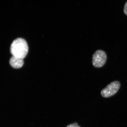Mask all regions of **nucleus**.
<instances>
[{
	"label": "nucleus",
	"instance_id": "obj_4",
	"mask_svg": "<svg viewBox=\"0 0 127 127\" xmlns=\"http://www.w3.org/2000/svg\"><path fill=\"white\" fill-rule=\"evenodd\" d=\"M24 59L12 56L9 60L10 65L15 69L21 68L24 64Z\"/></svg>",
	"mask_w": 127,
	"mask_h": 127
},
{
	"label": "nucleus",
	"instance_id": "obj_1",
	"mask_svg": "<svg viewBox=\"0 0 127 127\" xmlns=\"http://www.w3.org/2000/svg\"><path fill=\"white\" fill-rule=\"evenodd\" d=\"M10 51L12 56L24 59L28 51L27 43L25 40L21 38L15 39L11 45Z\"/></svg>",
	"mask_w": 127,
	"mask_h": 127
},
{
	"label": "nucleus",
	"instance_id": "obj_5",
	"mask_svg": "<svg viewBox=\"0 0 127 127\" xmlns=\"http://www.w3.org/2000/svg\"><path fill=\"white\" fill-rule=\"evenodd\" d=\"M66 127H80L77 123H74L68 125Z\"/></svg>",
	"mask_w": 127,
	"mask_h": 127
},
{
	"label": "nucleus",
	"instance_id": "obj_6",
	"mask_svg": "<svg viewBox=\"0 0 127 127\" xmlns=\"http://www.w3.org/2000/svg\"><path fill=\"white\" fill-rule=\"evenodd\" d=\"M123 11L125 15L127 16V1L125 3L124 6Z\"/></svg>",
	"mask_w": 127,
	"mask_h": 127
},
{
	"label": "nucleus",
	"instance_id": "obj_3",
	"mask_svg": "<svg viewBox=\"0 0 127 127\" xmlns=\"http://www.w3.org/2000/svg\"><path fill=\"white\" fill-rule=\"evenodd\" d=\"M120 86V82L118 81H114L111 82L101 90V96L104 98H108L114 96L118 91Z\"/></svg>",
	"mask_w": 127,
	"mask_h": 127
},
{
	"label": "nucleus",
	"instance_id": "obj_2",
	"mask_svg": "<svg viewBox=\"0 0 127 127\" xmlns=\"http://www.w3.org/2000/svg\"><path fill=\"white\" fill-rule=\"evenodd\" d=\"M107 58V54L105 52L102 50H98L93 56L92 64L95 68H101L105 64Z\"/></svg>",
	"mask_w": 127,
	"mask_h": 127
}]
</instances>
